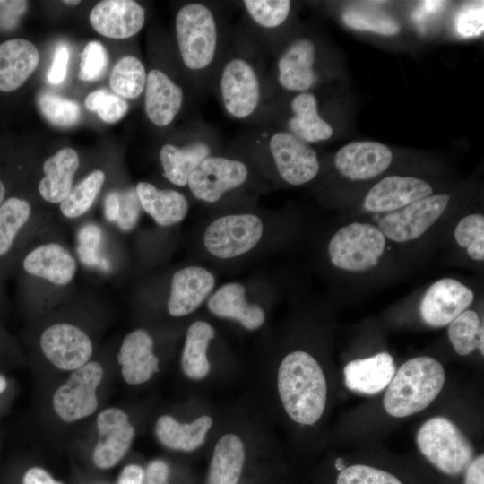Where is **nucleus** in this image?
I'll list each match as a JSON object with an SVG mask.
<instances>
[{
    "instance_id": "f257e3e1",
    "label": "nucleus",
    "mask_w": 484,
    "mask_h": 484,
    "mask_svg": "<svg viewBox=\"0 0 484 484\" xmlns=\"http://www.w3.org/2000/svg\"><path fill=\"white\" fill-rule=\"evenodd\" d=\"M277 389L283 410L292 421L310 427L322 419L329 401V383L322 364L311 352L297 349L282 358Z\"/></svg>"
},
{
    "instance_id": "f03ea898",
    "label": "nucleus",
    "mask_w": 484,
    "mask_h": 484,
    "mask_svg": "<svg viewBox=\"0 0 484 484\" xmlns=\"http://www.w3.org/2000/svg\"><path fill=\"white\" fill-rule=\"evenodd\" d=\"M445 381V369L437 359L428 355L410 358L398 366L380 394V413L393 420L414 416L436 400Z\"/></svg>"
},
{
    "instance_id": "7ed1b4c3",
    "label": "nucleus",
    "mask_w": 484,
    "mask_h": 484,
    "mask_svg": "<svg viewBox=\"0 0 484 484\" xmlns=\"http://www.w3.org/2000/svg\"><path fill=\"white\" fill-rule=\"evenodd\" d=\"M415 443L421 455L441 473H464L475 458L476 448L461 426L446 415H435L418 428Z\"/></svg>"
},
{
    "instance_id": "20e7f679",
    "label": "nucleus",
    "mask_w": 484,
    "mask_h": 484,
    "mask_svg": "<svg viewBox=\"0 0 484 484\" xmlns=\"http://www.w3.org/2000/svg\"><path fill=\"white\" fill-rule=\"evenodd\" d=\"M387 249V238L373 223L352 221L339 228L327 244L331 265L346 273L364 274L377 268Z\"/></svg>"
},
{
    "instance_id": "39448f33",
    "label": "nucleus",
    "mask_w": 484,
    "mask_h": 484,
    "mask_svg": "<svg viewBox=\"0 0 484 484\" xmlns=\"http://www.w3.org/2000/svg\"><path fill=\"white\" fill-rule=\"evenodd\" d=\"M266 224L256 213L220 215L204 228L201 241L212 258L230 262L251 254L265 238Z\"/></svg>"
},
{
    "instance_id": "423d86ee",
    "label": "nucleus",
    "mask_w": 484,
    "mask_h": 484,
    "mask_svg": "<svg viewBox=\"0 0 484 484\" xmlns=\"http://www.w3.org/2000/svg\"><path fill=\"white\" fill-rule=\"evenodd\" d=\"M175 31L185 66L199 72L214 60L219 45V30L212 9L199 2L183 5L177 13Z\"/></svg>"
},
{
    "instance_id": "0eeeda50",
    "label": "nucleus",
    "mask_w": 484,
    "mask_h": 484,
    "mask_svg": "<svg viewBox=\"0 0 484 484\" xmlns=\"http://www.w3.org/2000/svg\"><path fill=\"white\" fill-rule=\"evenodd\" d=\"M451 200L448 194H433L396 212L382 214L376 226L387 240L394 243L418 240L442 219Z\"/></svg>"
},
{
    "instance_id": "6e6552de",
    "label": "nucleus",
    "mask_w": 484,
    "mask_h": 484,
    "mask_svg": "<svg viewBox=\"0 0 484 484\" xmlns=\"http://www.w3.org/2000/svg\"><path fill=\"white\" fill-rule=\"evenodd\" d=\"M102 377L103 368L95 361L73 370L53 395L52 404L58 417L73 422L91 415L98 407L96 391Z\"/></svg>"
},
{
    "instance_id": "1a4fd4ad",
    "label": "nucleus",
    "mask_w": 484,
    "mask_h": 484,
    "mask_svg": "<svg viewBox=\"0 0 484 484\" xmlns=\"http://www.w3.org/2000/svg\"><path fill=\"white\" fill-rule=\"evenodd\" d=\"M248 176L249 169L242 160L210 155L190 175L186 186L196 199L214 203L243 186Z\"/></svg>"
},
{
    "instance_id": "9d476101",
    "label": "nucleus",
    "mask_w": 484,
    "mask_h": 484,
    "mask_svg": "<svg viewBox=\"0 0 484 484\" xmlns=\"http://www.w3.org/2000/svg\"><path fill=\"white\" fill-rule=\"evenodd\" d=\"M268 147L275 169L284 183L298 186L318 175L320 162L315 150L289 131L272 134Z\"/></svg>"
},
{
    "instance_id": "9b49d317",
    "label": "nucleus",
    "mask_w": 484,
    "mask_h": 484,
    "mask_svg": "<svg viewBox=\"0 0 484 484\" xmlns=\"http://www.w3.org/2000/svg\"><path fill=\"white\" fill-rule=\"evenodd\" d=\"M221 101L226 112L236 119L252 116L261 100L256 70L244 57H233L224 65L220 79Z\"/></svg>"
},
{
    "instance_id": "f8f14e48",
    "label": "nucleus",
    "mask_w": 484,
    "mask_h": 484,
    "mask_svg": "<svg viewBox=\"0 0 484 484\" xmlns=\"http://www.w3.org/2000/svg\"><path fill=\"white\" fill-rule=\"evenodd\" d=\"M475 300L474 291L452 277H444L431 283L422 295L419 314L424 324L443 328L462 312L471 308Z\"/></svg>"
},
{
    "instance_id": "ddd939ff",
    "label": "nucleus",
    "mask_w": 484,
    "mask_h": 484,
    "mask_svg": "<svg viewBox=\"0 0 484 484\" xmlns=\"http://www.w3.org/2000/svg\"><path fill=\"white\" fill-rule=\"evenodd\" d=\"M39 344L51 364L68 371H73L88 363L93 350L88 334L69 323H57L46 328L40 336Z\"/></svg>"
},
{
    "instance_id": "4468645a",
    "label": "nucleus",
    "mask_w": 484,
    "mask_h": 484,
    "mask_svg": "<svg viewBox=\"0 0 484 484\" xmlns=\"http://www.w3.org/2000/svg\"><path fill=\"white\" fill-rule=\"evenodd\" d=\"M433 194L428 181L411 176H387L375 184L362 202L364 211L375 214L396 212Z\"/></svg>"
},
{
    "instance_id": "2eb2a0df",
    "label": "nucleus",
    "mask_w": 484,
    "mask_h": 484,
    "mask_svg": "<svg viewBox=\"0 0 484 484\" xmlns=\"http://www.w3.org/2000/svg\"><path fill=\"white\" fill-rule=\"evenodd\" d=\"M393 160V151L387 145L375 141H356L340 148L333 163L343 177L366 181L382 175Z\"/></svg>"
},
{
    "instance_id": "dca6fc26",
    "label": "nucleus",
    "mask_w": 484,
    "mask_h": 484,
    "mask_svg": "<svg viewBox=\"0 0 484 484\" xmlns=\"http://www.w3.org/2000/svg\"><path fill=\"white\" fill-rule=\"evenodd\" d=\"M398 366L387 350L349 360L342 369L344 386L362 396L380 395L393 379Z\"/></svg>"
},
{
    "instance_id": "f3484780",
    "label": "nucleus",
    "mask_w": 484,
    "mask_h": 484,
    "mask_svg": "<svg viewBox=\"0 0 484 484\" xmlns=\"http://www.w3.org/2000/svg\"><path fill=\"white\" fill-rule=\"evenodd\" d=\"M216 280L208 269L188 265L174 272L170 281L167 309L173 317L195 311L213 292Z\"/></svg>"
},
{
    "instance_id": "a211bd4d",
    "label": "nucleus",
    "mask_w": 484,
    "mask_h": 484,
    "mask_svg": "<svg viewBox=\"0 0 484 484\" xmlns=\"http://www.w3.org/2000/svg\"><path fill=\"white\" fill-rule=\"evenodd\" d=\"M99 440L93 462L100 469L115 466L126 454L134 436L127 414L119 408H108L97 418Z\"/></svg>"
},
{
    "instance_id": "6ab92c4d",
    "label": "nucleus",
    "mask_w": 484,
    "mask_h": 484,
    "mask_svg": "<svg viewBox=\"0 0 484 484\" xmlns=\"http://www.w3.org/2000/svg\"><path fill=\"white\" fill-rule=\"evenodd\" d=\"M89 20L100 35L123 39L142 30L145 12L140 4L133 0H104L92 8Z\"/></svg>"
},
{
    "instance_id": "aec40b11",
    "label": "nucleus",
    "mask_w": 484,
    "mask_h": 484,
    "mask_svg": "<svg viewBox=\"0 0 484 484\" xmlns=\"http://www.w3.org/2000/svg\"><path fill=\"white\" fill-rule=\"evenodd\" d=\"M22 266L30 275L57 286L70 284L77 272L74 256L56 242L36 246L24 257Z\"/></svg>"
},
{
    "instance_id": "412c9836",
    "label": "nucleus",
    "mask_w": 484,
    "mask_h": 484,
    "mask_svg": "<svg viewBox=\"0 0 484 484\" xmlns=\"http://www.w3.org/2000/svg\"><path fill=\"white\" fill-rule=\"evenodd\" d=\"M315 61V46L311 39L300 38L293 41L277 62L280 85L290 91H307L317 81Z\"/></svg>"
},
{
    "instance_id": "4be33fe9",
    "label": "nucleus",
    "mask_w": 484,
    "mask_h": 484,
    "mask_svg": "<svg viewBox=\"0 0 484 484\" xmlns=\"http://www.w3.org/2000/svg\"><path fill=\"white\" fill-rule=\"evenodd\" d=\"M153 346L151 335L142 328L133 330L124 337L117 361L127 384H143L159 371V359L153 353Z\"/></svg>"
},
{
    "instance_id": "5701e85b",
    "label": "nucleus",
    "mask_w": 484,
    "mask_h": 484,
    "mask_svg": "<svg viewBox=\"0 0 484 484\" xmlns=\"http://www.w3.org/2000/svg\"><path fill=\"white\" fill-rule=\"evenodd\" d=\"M210 312L221 318L233 319L249 331L260 328L265 321L262 307L250 303L240 282H227L214 290L207 299Z\"/></svg>"
},
{
    "instance_id": "b1692460",
    "label": "nucleus",
    "mask_w": 484,
    "mask_h": 484,
    "mask_svg": "<svg viewBox=\"0 0 484 484\" xmlns=\"http://www.w3.org/2000/svg\"><path fill=\"white\" fill-rule=\"evenodd\" d=\"M144 91L149 120L161 127L171 124L183 106V89L162 71L152 69L147 74Z\"/></svg>"
},
{
    "instance_id": "393cba45",
    "label": "nucleus",
    "mask_w": 484,
    "mask_h": 484,
    "mask_svg": "<svg viewBox=\"0 0 484 484\" xmlns=\"http://www.w3.org/2000/svg\"><path fill=\"white\" fill-rule=\"evenodd\" d=\"M39 62L37 48L27 39H13L0 44V91L18 89L36 70Z\"/></svg>"
},
{
    "instance_id": "a878e982",
    "label": "nucleus",
    "mask_w": 484,
    "mask_h": 484,
    "mask_svg": "<svg viewBox=\"0 0 484 484\" xmlns=\"http://www.w3.org/2000/svg\"><path fill=\"white\" fill-rule=\"evenodd\" d=\"M135 192L141 207L156 224L170 227L181 222L189 209L186 196L173 189H159L149 182H139Z\"/></svg>"
},
{
    "instance_id": "bb28decb",
    "label": "nucleus",
    "mask_w": 484,
    "mask_h": 484,
    "mask_svg": "<svg viewBox=\"0 0 484 484\" xmlns=\"http://www.w3.org/2000/svg\"><path fill=\"white\" fill-rule=\"evenodd\" d=\"M80 159L75 150L65 147L46 160L44 177L39 183L40 196L49 203H60L73 188Z\"/></svg>"
},
{
    "instance_id": "cd10ccee",
    "label": "nucleus",
    "mask_w": 484,
    "mask_h": 484,
    "mask_svg": "<svg viewBox=\"0 0 484 484\" xmlns=\"http://www.w3.org/2000/svg\"><path fill=\"white\" fill-rule=\"evenodd\" d=\"M292 116L288 120L289 132L307 143L330 139L332 125L318 112L315 96L308 91L296 95L290 103Z\"/></svg>"
},
{
    "instance_id": "c85d7f7f",
    "label": "nucleus",
    "mask_w": 484,
    "mask_h": 484,
    "mask_svg": "<svg viewBox=\"0 0 484 484\" xmlns=\"http://www.w3.org/2000/svg\"><path fill=\"white\" fill-rule=\"evenodd\" d=\"M211 155V147L204 141H193L184 146L164 144L160 151L163 177L177 186L187 185L190 175Z\"/></svg>"
},
{
    "instance_id": "c756f323",
    "label": "nucleus",
    "mask_w": 484,
    "mask_h": 484,
    "mask_svg": "<svg viewBox=\"0 0 484 484\" xmlns=\"http://www.w3.org/2000/svg\"><path fill=\"white\" fill-rule=\"evenodd\" d=\"M212 419L203 415L190 423H181L169 415L160 417L155 424L158 440L167 448L192 452L205 441Z\"/></svg>"
},
{
    "instance_id": "7c9ffc66",
    "label": "nucleus",
    "mask_w": 484,
    "mask_h": 484,
    "mask_svg": "<svg viewBox=\"0 0 484 484\" xmlns=\"http://www.w3.org/2000/svg\"><path fill=\"white\" fill-rule=\"evenodd\" d=\"M245 451L244 442L238 435H223L213 449L207 484H237L244 466Z\"/></svg>"
},
{
    "instance_id": "2f4dec72",
    "label": "nucleus",
    "mask_w": 484,
    "mask_h": 484,
    "mask_svg": "<svg viewBox=\"0 0 484 484\" xmlns=\"http://www.w3.org/2000/svg\"><path fill=\"white\" fill-rule=\"evenodd\" d=\"M215 331L207 322L197 320L186 331L181 355V368L190 379L201 380L210 372L207 350Z\"/></svg>"
},
{
    "instance_id": "473e14b6",
    "label": "nucleus",
    "mask_w": 484,
    "mask_h": 484,
    "mask_svg": "<svg viewBox=\"0 0 484 484\" xmlns=\"http://www.w3.org/2000/svg\"><path fill=\"white\" fill-rule=\"evenodd\" d=\"M447 335L458 356L468 357L478 351L481 358L484 357V324L475 309L465 310L450 323Z\"/></svg>"
},
{
    "instance_id": "72a5a7b5",
    "label": "nucleus",
    "mask_w": 484,
    "mask_h": 484,
    "mask_svg": "<svg viewBox=\"0 0 484 484\" xmlns=\"http://www.w3.org/2000/svg\"><path fill=\"white\" fill-rule=\"evenodd\" d=\"M147 74L143 64L134 56H125L113 66L111 89L123 99H136L144 91Z\"/></svg>"
},
{
    "instance_id": "f704fd0d",
    "label": "nucleus",
    "mask_w": 484,
    "mask_h": 484,
    "mask_svg": "<svg viewBox=\"0 0 484 484\" xmlns=\"http://www.w3.org/2000/svg\"><path fill=\"white\" fill-rule=\"evenodd\" d=\"M106 179L105 173L96 169L86 176L60 203L61 213L67 219H76L87 212L99 195Z\"/></svg>"
},
{
    "instance_id": "c9c22d12",
    "label": "nucleus",
    "mask_w": 484,
    "mask_h": 484,
    "mask_svg": "<svg viewBox=\"0 0 484 484\" xmlns=\"http://www.w3.org/2000/svg\"><path fill=\"white\" fill-rule=\"evenodd\" d=\"M30 214V204L19 197H10L0 205V256L10 251Z\"/></svg>"
},
{
    "instance_id": "e433bc0d",
    "label": "nucleus",
    "mask_w": 484,
    "mask_h": 484,
    "mask_svg": "<svg viewBox=\"0 0 484 484\" xmlns=\"http://www.w3.org/2000/svg\"><path fill=\"white\" fill-rule=\"evenodd\" d=\"M454 238L458 246L465 250L468 257L478 263L484 261V215L469 213L457 222Z\"/></svg>"
},
{
    "instance_id": "4c0bfd02",
    "label": "nucleus",
    "mask_w": 484,
    "mask_h": 484,
    "mask_svg": "<svg viewBox=\"0 0 484 484\" xmlns=\"http://www.w3.org/2000/svg\"><path fill=\"white\" fill-rule=\"evenodd\" d=\"M37 103L41 114L54 125L70 127L80 119L81 109L78 103L56 93L41 92Z\"/></svg>"
},
{
    "instance_id": "58836bf2",
    "label": "nucleus",
    "mask_w": 484,
    "mask_h": 484,
    "mask_svg": "<svg viewBox=\"0 0 484 484\" xmlns=\"http://www.w3.org/2000/svg\"><path fill=\"white\" fill-rule=\"evenodd\" d=\"M242 3L251 20L264 29L281 26L291 9V2L288 0H245Z\"/></svg>"
},
{
    "instance_id": "ea45409f",
    "label": "nucleus",
    "mask_w": 484,
    "mask_h": 484,
    "mask_svg": "<svg viewBox=\"0 0 484 484\" xmlns=\"http://www.w3.org/2000/svg\"><path fill=\"white\" fill-rule=\"evenodd\" d=\"M336 484H403L393 473L384 469L353 463L344 467L337 475Z\"/></svg>"
},
{
    "instance_id": "a19ab883",
    "label": "nucleus",
    "mask_w": 484,
    "mask_h": 484,
    "mask_svg": "<svg viewBox=\"0 0 484 484\" xmlns=\"http://www.w3.org/2000/svg\"><path fill=\"white\" fill-rule=\"evenodd\" d=\"M342 20L348 27L353 30L371 31L385 36L394 35L400 30L398 22L393 19L363 11L345 12Z\"/></svg>"
},
{
    "instance_id": "79ce46f5",
    "label": "nucleus",
    "mask_w": 484,
    "mask_h": 484,
    "mask_svg": "<svg viewBox=\"0 0 484 484\" xmlns=\"http://www.w3.org/2000/svg\"><path fill=\"white\" fill-rule=\"evenodd\" d=\"M86 108L97 112L107 123H116L122 119L128 111V103L118 95L110 94L105 90L91 92L85 99Z\"/></svg>"
},
{
    "instance_id": "37998d69",
    "label": "nucleus",
    "mask_w": 484,
    "mask_h": 484,
    "mask_svg": "<svg viewBox=\"0 0 484 484\" xmlns=\"http://www.w3.org/2000/svg\"><path fill=\"white\" fill-rule=\"evenodd\" d=\"M108 63L104 46L95 40L90 41L81 54L79 78L85 82L99 80L105 74Z\"/></svg>"
},
{
    "instance_id": "c03bdc74",
    "label": "nucleus",
    "mask_w": 484,
    "mask_h": 484,
    "mask_svg": "<svg viewBox=\"0 0 484 484\" xmlns=\"http://www.w3.org/2000/svg\"><path fill=\"white\" fill-rule=\"evenodd\" d=\"M484 29L483 2L464 5L456 17L457 32L463 38L480 35Z\"/></svg>"
},
{
    "instance_id": "a18cd8bd",
    "label": "nucleus",
    "mask_w": 484,
    "mask_h": 484,
    "mask_svg": "<svg viewBox=\"0 0 484 484\" xmlns=\"http://www.w3.org/2000/svg\"><path fill=\"white\" fill-rule=\"evenodd\" d=\"M119 200L120 212L117 223L122 230L130 231L136 226L141 211V204L135 189L119 193Z\"/></svg>"
},
{
    "instance_id": "49530a36",
    "label": "nucleus",
    "mask_w": 484,
    "mask_h": 484,
    "mask_svg": "<svg viewBox=\"0 0 484 484\" xmlns=\"http://www.w3.org/2000/svg\"><path fill=\"white\" fill-rule=\"evenodd\" d=\"M69 49L64 43H59L54 51L53 61L47 73L48 81L52 84L61 83L67 73Z\"/></svg>"
},
{
    "instance_id": "de8ad7c7",
    "label": "nucleus",
    "mask_w": 484,
    "mask_h": 484,
    "mask_svg": "<svg viewBox=\"0 0 484 484\" xmlns=\"http://www.w3.org/2000/svg\"><path fill=\"white\" fill-rule=\"evenodd\" d=\"M25 1H0V19L6 25L15 22L16 17L25 12Z\"/></svg>"
},
{
    "instance_id": "09e8293b",
    "label": "nucleus",
    "mask_w": 484,
    "mask_h": 484,
    "mask_svg": "<svg viewBox=\"0 0 484 484\" xmlns=\"http://www.w3.org/2000/svg\"><path fill=\"white\" fill-rule=\"evenodd\" d=\"M463 484H484V454H478L464 471Z\"/></svg>"
},
{
    "instance_id": "8fccbe9b",
    "label": "nucleus",
    "mask_w": 484,
    "mask_h": 484,
    "mask_svg": "<svg viewBox=\"0 0 484 484\" xmlns=\"http://www.w3.org/2000/svg\"><path fill=\"white\" fill-rule=\"evenodd\" d=\"M168 465L160 460L151 462L146 471V484H168Z\"/></svg>"
},
{
    "instance_id": "3c124183",
    "label": "nucleus",
    "mask_w": 484,
    "mask_h": 484,
    "mask_svg": "<svg viewBox=\"0 0 484 484\" xmlns=\"http://www.w3.org/2000/svg\"><path fill=\"white\" fill-rule=\"evenodd\" d=\"M22 484H62L56 480L44 469L32 467L29 469L23 476Z\"/></svg>"
},
{
    "instance_id": "603ef678",
    "label": "nucleus",
    "mask_w": 484,
    "mask_h": 484,
    "mask_svg": "<svg viewBox=\"0 0 484 484\" xmlns=\"http://www.w3.org/2000/svg\"><path fill=\"white\" fill-rule=\"evenodd\" d=\"M120 212V200L118 192H109L104 202V213L110 222H117Z\"/></svg>"
},
{
    "instance_id": "864d4df0",
    "label": "nucleus",
    "mask_w": 484,
    "mask_h": 484,
    "mask_svg": "<svg viewBox=\"0 0 484 484\" xmlns=\"http://www.w3.org/2000/svg\"><path fill=\"white\" fill-rule=\"evenodd\" d=\"M144 472L136 464L127 465L121 471L117 484H143Z\"/></svg>"
},
{
    "instance_id": "5fc2aeb1",
    "label": "nucleus",
    "mask_w": 484,
    "mask_h": 484,
    "mask_svg": "<svg viewBox=\"0 0 484 484\" xmlns=\"http://www.w3.org/2000/svg\"><path fill=\"white\" fill-rule=\"evenodd\" d=\"M7 387V380L6 378L0 374V394L3 393Z\"/></svg>"
},
{
    "instance_id": "6e6d98bb",
    "label": "nucleus",
    "mask_w": 484,
    "mask_h": 484,
    "mask_svg": "<svg viewBox=\"0 0 484 484\" xmlns=\"http://www.w3.org/2000/svg\"><path fill=\"white\" fill-rule=\"evenodd\" d=\"M4 195H5V187L4 186V183L0 180V205L4 202Z\"/></svg>"
},
{
    "instance_id": "4d7b16f0",
    "label": "nucleus",
    "mask_w": 484,
    "mask_h": 484,
    "mask_svg": "<svg viewBox=\"0 0 484 484\" xmlns=\"http://www.w3.org/2000/svg\"><path fill=\"white\" fill-rule=\"evenodd\" d=\"M64 4H68V5H76L80 3V1H71V0H67V1H63Z\"/></svg>"
}]
</instances>
